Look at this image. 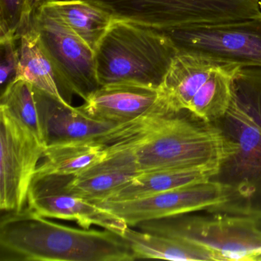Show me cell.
<instances>
[{"label": "cell", "instance_id": "obj_1", "mask_svg": "<svg viewBox=\"0 0 261 261\" xmlns=\"http://www.w3.org/2000/svg\"><path fill=\"white\" fill-rule=\"evenodd\" d=\"M181 113L169 111L160 95L146 114L116 125L99 139L105 146L106 156L85 172L120 171L139 175L168 169L221 170L236 156L239 146L223 131L209 123H192Z\"/></svg>", "mask_w": 261, "mask_h": 261}, {"label": "cell", "instance_id": "obj_2", "mask_svg": "<svg viewBox=\"0 0 261 261\" xmlns=\"http://www.w3.org/2000/svg\"><path fill=\"white\" fill-rule=\"evenodd\" d=\"M127 242L111 230L53 222L27 206L0 221V261H132Z\"/></svg>", "mask_w": 261, "mask_h": 261}, {"label": "cell", "instance_id": "obj_3", "mask_svg": "<svg viewBox=\"0 0 261 261\" xmlns=\"http://www.w3.org/2000/svg\"><path fill=\"white\" fill-rule=\"evenodd\" d=\"M178 54L164 32L114 20L95 51L99 84H129L160 89Z\"/></svg>", "mask_w": 261, "mask_h": 261}, {"label": "cell", "instance_id": "obj_4", "mask_svg": "<svg viewBox=\"0 0 261 261\" xmlns=\"http://www.w3.org/2000/svg\"><path fill=\"white\" fill-rule=\"evenodd\" d=\"M181 217L149 220L134 227L186 240L205 249L215 261H257L261 256V229L254 220L226 216L190 220Z\"/></svg>", "mask_w": 261, "mask_h": 261}, {"label": "cell", "instance_id": "obj_5", "mask_svg": "<svg viewBox=\"0 0 261 261\" xmlns=\"http://www.w3.org/2000/svg\"><path fill=\"white\" fill-rule=\"evenodd\" d=\"M33 24L54 70L62 98L69 105L74 94L86 100L100 87L95 51L43 3L33 15Z\"/></svg>", "mask_w": 261, "mask_h": 261}, {"label": "cell", "instance_id": "obj_6", "mask_svg": "<svg viewBox=\"0 0 261 261\" xmlns=\"http://www.w3.org/2000/svg\"><path fill=\"white\" fill-rule=\"evenodd\" d=\"M163 32L178 53L240 66H261V17Z\"/></svg>", "mask_w": 261, "mask_h": 261}, {"label": "cell", "instance_id": "obj_7", "mask_svg": "<svg viewBox=\"0 0 261 261\" xmlns=\"http://www.w3.org/2000/svg\"><path fill=\"white\" fill-rule=\"evenodd\" d=\"M0 208L18 212L28 204L30 188L45 145L0 106Z\"/></svg>", "mask_w": 261, "mask_h": 261}, {"label": "cell", "instance_id": "obj_8", "mask_svg": "<svg viewBox=\"0 0 261 261\" xmlns=\"http://www.w3.org/2000/svg\"><path fill=\"white\" fill-rule=\"evenodd\" d=\"M230 196L228 186L212 179L136 199L94 203L134 227L143 221L219 207L227 203Z\"/></svg>", "mask_w": 261, "mask_h": 261}, {"label": "cell", "instance_id": "obj_9", "mask_svg": "<svg viewBox=\"0 0 261 261\" xmlns=\"http://www.w3.org/2000/svg\"><path fill=\"white\" fill-rule=\"evenodd\" d=\"M71 177H36L30 188L27 206L47 218L74 221L85 229L97 225L122 236L128 224L92 201L71 193L66 188Z\"/></svg>", "mask_w": 261, "mask_h": 261}, {"label": "cell", "instance_id": "obj_10", "mask_svg": "<svg viewBox=\"0 0 261 261\" xmlns=\"http://www.w3.org/2000/svg\"><path fill=\"white\" fill-rule=\"evenodd\" d=\"M47 145L63 142L98 140L117 123L89 117L79 108L34 88Z\"/></svg>", "mask_w": 261, "mask_h": 261}, {"label": "cell", "instance_id": "obj_11", "mask_svg": "<svg viewBox=\"0 0 261 261\" xmlns=\"http://www.w3.org/2000/svg\"><path fill=\"white\" fill-rule=\"evenodd\" d=\"M160 91L140 85L119 84L100 86L79 107L89 117L111 123L132 121L150 111Z\"/></svg>", "mask_w": 261, "mask_h": 261}, {"label": "cell", "instance_id": "obj_12", "mask_svg": "<svg viewBox=\"0 0 261 261\" xmlns=\"http://www.w3.org/2000/svg\"><path fill=\"white\" fill-rule=\"evenodd\" d=\"M222 64L200 55L178 53L159 89L169 111H188L193 97Z\"/></svg>", "mask_w": 261, "mask_h": 261}, {"label": "cell", "instance_id": "obj_13", "mask_svg": "<svg viewBox=\"0 0 261 261\" xmlns=\"http://www.w3.org/2000/svg\"><path fill=\"white\" fill-rule=\"evenodd\" d=\"M106 154L105 145L97 140L47 145L34 178L49 175L75 176L100 163Z\"/></svg>", "mask_w": 261, "mask_h": 261}, {"label": "cell", "instance_id": "obj_14", "mask_svg": "<svg viewBox=\"0 0 261 261\" xmlns=\"http://www.w3.org/2000/svg\"><path fill=\"white\" fill-rule=\"evenodd\" d=\"M220 171L212 168H195L168 169L141 174L117 189L106 200L125 201L136 199L184 186L204 182L218 175Z\"/></svg>", "mask_w": 261, "mask_h": 261}, {"label": "cell", "instance_id": "obj_15", "mask_svg": "<svg viewBox=\"0 0 261 261\" xmlns=\"http://www.w3.org/2000/svg\"><path fill=\"white\" fill-rule=\"evenodd\" d=\"M122 237L130 247L135 259L214 260L205 249L180 238L143 231L129 226Z\"/></svg>", "mask_w": 261, "mask_h": 261}, {"label": "cell", "instance_id": "obj_16", "mask_svg": "<svg viewBox=\"0 0 261 261\" xmlns=\"http://www.w3.org/2000/svg\"><path fill=\"white\" fill-rule=\"evenodd\" d=\"M43 4L94 51L114 21L106 12L85 0H44Z\"/></svg>", "mask_w": 261, "mask_h": 261}, {"label": "cell", "instance_id": "obj_17", "mask_svg": "<svg viewBox=\"0 0 261 261\" xmlns=\"http://www.w3.org/2000/svg\"><path fill=\"white\" fill-rule=\"evenodd\" d=\"M18 42L19 64L16 79L27 81L34 88L65 100L59 92L54 70L42 50L33 20Z\"/></svg>", "mask_w": 261, "mask_h": 261}, {"label": "cell", "instance_id": "obj_18", "mask_svg": "<svg viewBox=\"0 0 261 261\" xmlns=\"http://www.w3.org/2000/svg\"><path fill=\"white\" fill-rule=\"evenodd\" d=\"M240 65L224 63L193 97L188 112L205 123L225 117L233 97V79Z\"/></svg>", "mask_w": 261, "mask_h": 261}, {"label": "cell", "instance_id": "obj_19", "mask_svg": "<svg viewBox=\"0 0 261 261\" xmlns=\"http://www.w3.org/2000/svg\"><path fill=\"white\" fill-rule=\"evenodd\" d=\"M0 106L6 108L46 146L34 87L31 84L22 79H15L3 90Z\"/></svg>", "mask_w": 261, "mask_h": 261}, {"label": "cell", "instance_id": "obj_20", "mask_svg": "<svg viewBox=\"0 0 261 261\" xmlns=\"http://www.w3.org/2000/svg\"><path fill=\"white\" fill-rule=\"evenodd\" d=\"M135 176L120 171H91L71 176L66 188L71 193L96 202L108 199Z\"/></svg>", "mask_w": 261, "mask_h": 261}, {"label": "cell", "instance_id": "obj_21", "mask_svg": "<svg viewBox=\"0 0 261 261\" xmlns=\"http://www.w3.org/2000/svg\"><path fill=\"white\" fill-rule=\"evenodd\" d=\"M103 10L114 20L156 28L164 0H85Z\"/></svg>", "mask_w": 261, "mask_h": 261}, {"label": "cell", "instance_id": "obj_22", "mask_svg": "<svg viewBox=\"0 0 261 261\" xmlns=\"http://www.w3.org/2000/svg\"><path fill=\"white\" fill-rule=\"evenodd\" d=\"M44 0H0V40H19Z\"/></svg>", "mask_w": 261, "mask_h": 261}, {"label": "cell", "instance_id": "obj_23", "mask_svg": "<svg viewBox=\"0 0 261 261\" xmlns=\"http://www.w3.org/2000/svg\"><path fill=\"white\" fill-rule=\"evenodd\" d=\"M18 40L3 39L1 47V65H0V83L2 91L16 79L19 64Z\"/></svg>", "mask_w": 261, "mask_h": 261}, {"label": "cell", "instance_id": "obj_24", "mask_svg": "<svg viewBox=\"0 0 261 261\" xmlns=\"http://www.w3.org/2000/svg\"><path fill=\"white\" fill-rule=\"evenodd\" d=\"M259 4H260V6H261V0H259Z\"/></svg>", "mask_w": 261, "mask_h": 261}]
</instances>
